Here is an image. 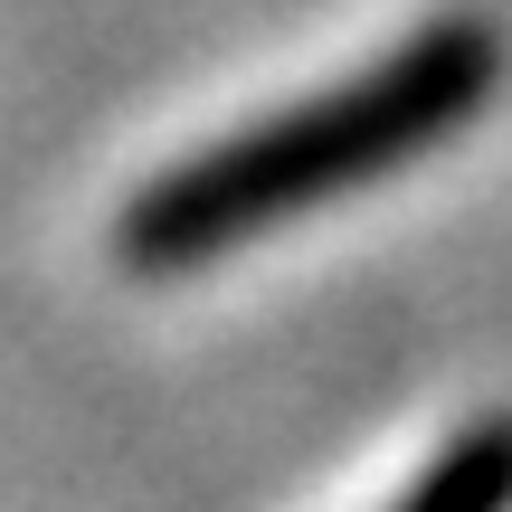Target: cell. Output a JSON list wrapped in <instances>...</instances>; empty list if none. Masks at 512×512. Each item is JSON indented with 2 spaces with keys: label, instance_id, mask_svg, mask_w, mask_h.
<instances>
[{
  "label": "cell",
  "instance_id": "obj_1",
  "mask_svg": "<svg viewBox=\"0 0 512 512\" xmlns=\"http://www.w3.org/2000/svg\"><path fill=\"white\" fill-rule=\"evenodd\" d=\"M512 76V38L484 10H437L380 48L370 67L332 76L304 105H275L256 124L219 133V143L181 152L171 171H152L114 219V256L133 275H190L219 266L256 238H275L285 219L323 200L389 181V171L427 162L437 143H456Z\"/></svg>",
  "mask_w": 512,
  "mask_h": 512
},
{
  "label": "cell",
  "instance_id": "obj_2",
  "mask_svg": "<svg viewBox=\"0 0 512 512\" xmlns=\"http://www.w3.org/2000/svg\"><path fill=\"white\" fill-rule=\"evenodd\" d=\"M389 512H512V418L456 427Z\"/></svg>",
  "mask_w": 512,
  "mask_h": 512
}]
</instances>
